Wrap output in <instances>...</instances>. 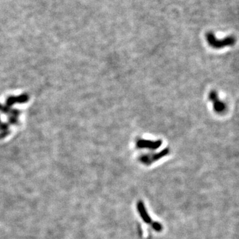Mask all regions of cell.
<instances>
[{
	"label": "cell",
	"instance_id": "1",
	"mask_svg": "<svg viewBox=\"0 0 239 239\" xmlns=\"http://www.w3.org/2000/svg\"><path fill=\"white\" fill-rule=\"evenodd\" d=\"M206 39L208 45L214 49H222L227 46H231L235 43L233 37H227L223 39H217L213 33H208Z\"/></svg>",
	"mask_w": 239,
	"mask_h": 239
},
{
	"label": "cell",
	"instance_id": "3",
	"mask_svg": "<svg viewBox=\"0 0 239 239\" xmlns=\"http://www.w3.org/2000/svg\"><path fill=\"white\" fill-rule=\"evenodd\" d=\"M169 152H170L169 149L166 148V149H164V150L161 151L160 152H159V153L144 155L140 157V161L142 163H144V164H151V163L160 160V158H161V157L167 155L169 154Z\"/></svg>",
	"mask_w": 239,
	"mask_h": 239
},
{
	"label": "cell",
	"instance_id": "2",
	"mask_svg": "<svg viewBox=\"0 0 239 239\" xmlns=\"http://www.w3.org/2000/svg\"><path fill=\"white\" fill-rule=\"evenodd\" d=\"M209 99L213 104V109L218 114H222L227 109L226 104L218 98L215 90H212L209 93Z\"/></svg>",
	"mask_w": 239,
	"mask_h": 239
},
{
	"label": "cell",
	"instance_id": "4",
	"mask_svg": "<svg viewBox=\"0 0 239 239\" xmlns=\"http://www.w3.org/2000/svg\"><path fill=\"white\" fill-rule=\"evenodd\" d=\"M161 144L162 141L161 140L151 141L139 139L136 141V146L140 149L147 148L150 150H156L161 146Z\"/></svg>",
	"mask_w": 239,
	"mask_h": 239
}]
</instances>
